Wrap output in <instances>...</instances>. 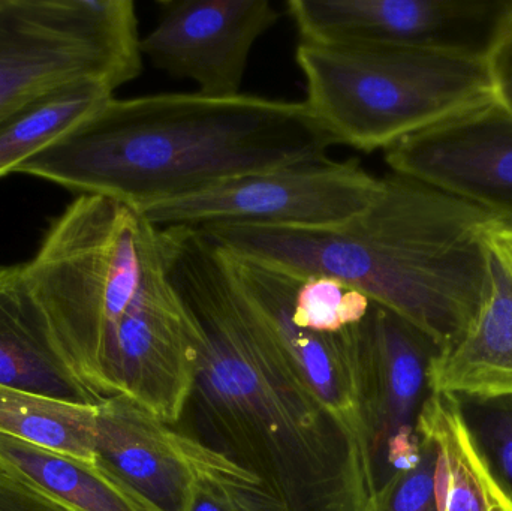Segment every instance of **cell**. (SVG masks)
Returning a JSON list of instances; mask_svg holds the SVG:
<instances>
[{
  "label": "cell",
  "instance_id": "obj_24",
  "mask_svg": "<svg viewBox=\"0 0 512 511\" xmlns=\"http://www.w3.org/2000/svg\"><path fill=\"white\" fill-rule=\"evenodd\" d=\"M0 511H74L0 467Z\"/></svg>",
  "mask_w": 512,
  "mask_h": 511
},
{
  "label": "cell",
  "instance_id": "obj_6",
  "mask_svg": "<svg viewBox=\"0 0 512 511\" xmlns=\"http://www.w3.org/2000/svg\"><path fill=\"white\" fill-rule=\"evenodd\" d=\"M141 69L132 0H0V119L60 84L116 90Z\"/></svg>",
  "mask_w": 512,
  "mask_h": 511
},
{
  "label": "cell",
  "instance_id": "obj_17",
  "mask_svg": "<svg viewBox=\"0 0 512 511\" xmlns=\"http://www.w3.org/2000/svg\"><path fill=\"white\" fill-rule=\"evenodd\" d=\"M0 467L74 511H155L98 464L0 434Z\"/></svg>",
  "mask_w": 512,
  "mask_h": 511
},
{
  "label": "cell",
  "instance_id": "obj_11",
  "mask_svg": "<svg viewBox=\"0 0 512 511\" xmlns=\"http://www.w3.org/2000/svg\"><path fill=\"white\" fill-rule=\"evenodd\" d=\"M156 6V26L141 38L143 56L219 98L242 93L252 48L282 15L270 0H159Z\"/></svg>",
  "mask_w": 512,
  "mask_h": 511
},
{
  "label": "cell",
  "instance_id": "obj_13",
  "mask_svg": "<svg viewBox=\"0 0 512 511\" xmlns=\"http://www.w3.org/2000/svg\"><path fill=\"white\" fill-rule=\"evenodd\" d=\"M230 254L240 281L267 315L319 398L348 434L370 453L358 357L360 324L330 335L300 329L291 317L292 297L300 279L233 252Z\"/></svg>",
  "mask_w": 512,
  "mask_h": 511
},
{
  "label": "cell",
  "instance_id": "obj_2",
  "mask_svg": "<svg viewBox=\"0 0 512 511\" xmlns=\"http://www.w3.org/2000/svg\"><path fill=\"white\" fill-rule=\"evenodd\" d=\"M334 146L304 102L243 93L113 96L17 173L140 210L248 174L324 161Z\"/></svg>",
  "mask_w": 512,
  "mask_h": 511
},
{
  "label": "cell",
  "instance_id": "obj_19",
  "mask_svg": "<svg viewBox=\"0 0 512 511\" xmlns=\"http://www.w3.org/2000/svg\"><path fill=\"white\" fill-rule=\"evenodd\" d=\"M96 408L0 386V434L95 464Z\"/></svg>",
  "mask_w": 512,
  "mask_h": 511
},
{
  "label": "cell",
  "instance_id": "obj_15",
  "mask_svg": "<svg viewBox=\"0 0 512 511\" xmlns=\"http://www.w3.org/2000/svg\"><path fill=\"white\" fill-rule=\"evenodd\" d=\"M487 249L490 285L486 302L468 335L433 359L430 392L471 398L512 395V269Z\"/></svg>",
  "mask_w": 512,
  "mask_h": 511
},
{
  "label": "cell",
  "instance_id": "obj_7",
  "mask_svg": "<svg viewBox=\"0 0 512 511\" xmlns=\"http://www.w3.org/2000/svg\"><path fill=\"white\" fill-rule=\"evenodd\" d=\"M379 183L355 159L328 158L237 177L137 212L156 228L243 224L331 230L363 213Z\"/></svg>",
  "mask_w": 512,
  "mask_h": 511
},
{
  "label": "cell",
  "instance_id": "obj_25",
  "mask_svg": "<svg viewBox=\"0 0 512 511\" xmlns=\"http://www.w3.org/2000/svg\"><path fill=\"white\" fill-rule=\"evenodd\" d=\"M495 101L512 113V6L487 56Z\"/></svg>",
  "mask_w": 512,
  "mask_h": 511
},
{
  "label": "cell",
  "instance_id": "obj_5",
  "mask_svg": "<svg viewBox=\"0 0 512 511\" xmlns=\"http://www.w3.org/2000/svg\"><path fill=\"white\" fill-rule=\"evenodd\" d=\"M306 107L360 152L387 150L451 117L495 101L484 57L372 44H298Z\"/></svg>",
  "mask_w": 512,
  "mask_h": 511
},
{
  "label": "cell",
  "instance_id": "obj_1",
  "mask_svg": "<svg viewBox=\"0 0 512 511\" xmlns=\"http://www.w3.org/2000/svg\"><path fill=\"white\" fill-rule=\"evenodd\" d=\"M168 278L200 332L180 431L255 474L283 511H370L369 450L319 398L227 249L201 228H159Z\"/></svg>",
  "mask_w": 512,
  "mask_h": 511
},
{
  "label": "cell",
  "instance_id": "obj_12",
  "mask_svg": "<svg viewBox=\"0 0 512 511\" xmlns=\"http://www.w3.org/2000/svg\"><path fill=\"white\" fill-rule=\"evenodd\" d=\"M393 173L512 219V113L496 101L384 150Z\"/></svg>",
  "mask_w": 512,
  "mask_h": 511
},
{
  "label": "cell",
  "instance_id": "obj_21",
  "mask_svg": "<svg viewBox=\"0 0 512 511\" xmlns=\"http://www.w3.org/2000/svg\"><path fill=\"white\" fill-rule=\"evenodd\" d=\"M454 398L478 452L512 498V395Z\"/></svg>",
  "mask_w": 512,
  "mask_h": 511
},
{
  "label": "cell",
  "instance_id": "obj_14",
  "mask_svg": "<svg viewBox=\"0 0 512 511\" xmlns=\"http://www.w3.org/2000/svg\"><path fill=\"white\" fill-rule=\"evenodd\" d=\"M0 386L72 404L101 402L69 368L23 266L0 267Z\"/></svg>",
  "mask_w": 512,
  "mask_h": 511
},
{
  "label": "cell",
  "instance_id": "obj_10",
  "mask_svg": "<svg viewBox=\"0 0 512 511\" xmlns=\"http://www.w3.org/2000/svg\"><path fill=\"white\" fill-rule=\"evenodd\" d=\"M441 353L414 324L372 302L358 326L363 416L376 489L420 462L418 417L429 398V371Z\"/></svg>",
  "mask_w": 512,
  "mask_h": 511
},
{
  "label": "cell",
  "instance_id": "obj_3",
  "mask_svg": "<svg viewBox=\"0 0 512 511\" xmlns=\"http://www.w3.org/2000/svg\"><path fill=\"white\" fill-rule=\"evenodd\" d=\"M495 218L435 186L390 173L381 177L372 204L342 227L198 228L227 251L286 275L331 276L358 288L445 353L468 335L486 302L484 230Z\"/></svg>",
  "mask_w": 512,
  "mask_h": 511
},
{
  "label": "cell",
  "instance_id": "obj_16",
  "mask_svg": "<svg viewBox=\"0 0 512 511\" xmlns=\"http://www.w3.org/2000/svg\"><path fill=\"white\" fill-rule=\"evenodd\" d=\"M417 431L438 450L439 511H512V498L478 452L453 395L430 393Z\"/></svg>",
  "mask_w": 512,
  "mask_h": 511
},
{
  "label": "cell",
  "instance_id": "obj_8",
  "mask_svg": "<svg viewBox=\"0 0 512 511\" xmlns=\"http://www.w3.org/2000/svg\"><path fill=\"white\" fill-rule=\"evenodd\" d=\"M95 450L96 464L155 511L188 510L201 485L265 488L251 471L123 396L99 402Z\"/></svg>",
  "mask_w": 512,
  "mask_h": 511
},
{
  "label": "cell",
  "instance_id": "obj_23",
  "mask_svg": "<svg viewBox=\"0 0 512 511\" xmlns=\"http://www.w3.org/2000/svg\"><path fill=\"white\" fill-rule=\"evenodd\" d=\"M186 511H283L265 488L201 485Z\"/></svg>",
  "mask_w": 512,
  "mask_h": 511
},
{
  "label": "cell",
  "instance_id": "obj_22",
  "mask_svg": "<svg viewBox=\"0 0 512 511\" xmlns=\"http://www.w3.org/2000/svg\"><path fill=\"white\" fill-rule=\"evenodd\" d=\"M418 434L421 456L417 467L396 474L379 486L370 511H439L436 495L438 450L427 435Z\"/></svg>",
  "mask_w": 512,
  "mask_h": 511
},
{
  "label": "cell",
  "instance_id": "obj_4",
  "mask_svg": "<svg viewBox=\"0 0 512 511\" xmlns=\"http://www.w3.org/2000/svg\"><path fill=\"white\" fill-rule=\"evenodd\" d=\"M143 228L132 207L80 195L23 264L69 368L99 401L117 395L120 338L140 287Z\"/></svg>",
  "mask_w": 512,
  "mask_h": 511
},
{
  "label": "cell",
  "instance_id": "obj_9",
  "mask_svg": "<svg viewBox=\"0 0 512 511\" xmlns=\"http://www.w3.org/2000/svg\"><path fill=\"white\" fill-rule=\"evenodd\" d=\"M301 41L424 48L487 59L512 0H289Z\"/></svg>",
  "mask_w": 512,
  "mask_h": 511
},
{
  "label": "cell",
  "instance_id": "obj_20",
  "mask_svg": "<svg viewBox=\"0 0 512 511\" xmlns=\"http://www.w3.org/2000/svg\"><path fill=\"white\" fill-rule=\"evenodd\" d=\"M372 300L352 285L331 276L300 279L292 297L291 317L300 329L321 335L357 326Z\"/></svg>",
  "mask_w": 512,
  "mask_h": 511
},
{
  "label": "cell",
  "instance_id": "obj_26",
  "mask_svg": "<svg viewBox=\"0 0 512 511\" xmlns=\"http://www.w3.org/2000/svg\"><path fill=\"white\" fill-rule=\"evenodd\" d=\"M484 240L512 269V219L496 216L484 230Z\"/></svg>",
  "mask_w": 512,
  "mask_h": 511
},
{
  "label": "cell",
  "instance_id": "obj_18",
  "mask_svg": "<svg viewBox=\"0 0 512 511\" xmlns=\"http://www.w3.org/2000/svg\"><path fill=\"white\" fill-rule=\"evenodd\" d=\"M114 89L98 80H77L21 102L0 119V177L18 167L86 119Z\"/></svg>",
  "mask_w": 512,
  "mask_h": 511
}]
</instances>
